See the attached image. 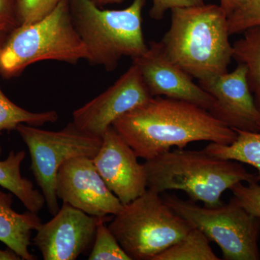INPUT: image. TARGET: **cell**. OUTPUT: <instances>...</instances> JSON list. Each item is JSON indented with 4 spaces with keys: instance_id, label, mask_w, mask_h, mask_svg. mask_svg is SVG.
I'll list each match as a JSON object with an SVG mask.
<instances>
[{
    "instance_id": "cell-1",
    "label": "cell",
    "mask_w": 260,
    "mask_h": 260,
    "mask_svg": "<svg viewBox=\"0 0 260 260\" xmlns=\"http://www.w3.org/2000/svg\"><path fill=\"white\" fill-rule=\"evenodd\" d=\"M112 126L138 158L145 160L194 142L230 145L237 136L235 130L206 109L162 96L152 97L116 119Z\"/></svg>"
},
{
    "instance_id": "cell-2",
    "label": "cell",
    "mask_w": 260,
    "mask_h": 260,
    "mask_svg": "<svg viewBox=\"0 0 260 260\" xmlns=\"http://www.w3.org/2000/svg\"><path fill=\"white\" fill-rule=\"evenodd\" d=\"M171 12L170 28L160 41L169 59L198 80L226 73L233 45L221 7L204 3Z\"/></svg>"
},
{
    "instance_id": "cell-3",
    "label": "cell",
    "mask_w": 260,
    "mask_h": 260,
    "mask_svg": "<svg viewBox=\"0 0 260 260\" xmlns=\"http://www.w3.org/2000/svg\"><path fill=\"white\" fill-rule=\"evenodd\" d=\"M143 164L148 189L160 194L184 191L191 201L208 208L223 205L222 194L237 183L257 182L242 162L217 158L205 150H170Z\"/></svg>"
},
{
    "instance_id": "cell-4",
    "label": "cell",
    "mask_w": 260,
    "mask_h": 260,
    "mask_svg": "<svg viewBox=\"0 0 260 260\" xmlns=\"http://www.w3.org/2000/svg\"><path fill=\"white\" fill-rule=\"evenodd\" d=\"M147 0H133L122 10H105L90 0H68L72 19L91 65L107 72L117 68L123 57L133 60L148 50L142 13Z\"/></svg>"
},
{
    "instance_id": "cell-5",
    "label": "cell",
    "mask_w": 260,
    "mask_h": 260,
    "mask_svg": "<svg viewBox=\"0 0 260 260\" xmlns=\"http://www.w3.org/2000/svg\"><path fill=\"white\" fill-rule=\"evenodd\" d=\"M88 56L73 23L69 2L63 0L44 18L20 25L8 34L0 50V75L11 79L39 61L75 64Z\"/></svg>"
},
{
    "instance_id": "cell-6",
    "label": "cell",
    "mask_w": 260,
    "mask_h": 260,
    "mask_svg": "<svg viewBox=\"0 0 260 260\" xmlns=\"http://www.w3.org/2000/svg\"><path fill=\"white\" fill-rule=\"evenodd\" d=\"M108 227L132 260H153L193 229L161 195L148 189L123 205Z\"/></svg>"
},
{
    "instance_id": "cell-7",
    "label": "cell",
    "mask_w": 260,
    "mask_h": 260,
    "mask_svg": "<svg viewBox=\"0 0 260 260\" xmlns=\"http://www.w3.org/2000/svg\"><path fill=\"white\" fill-rule=\"evenodd\" d=\"M162 198L191 227L221 249L223 259L259 260L260 218L233 202L215 208L199 206L174 194Z\"/></svg>"
},
{
    "instance_id": "cell-8",
    "label": "cell",
    "mask_w": 260,
    "mask_h": 260,
    "mask_svg": "<svg viewBox=\"0 0 260 260\" xmlns=\"http://www.w3.org/2000/svg\"><path fill=\"white\" fill-rule=\"evenodd\" d=\"M16 131L28 147L31 159L30 170L49 213L56 215L60 208L56 194L59 169L65 162L77 157L93 159L101 148L102 138L82 131L73 121L58 131L25 124H20Z\"/></svg>"
},
{
    "instance_id": "cell-9",
    "label": "cell",
    "mask_w": 260,
    "mask_h": 260,
    "mask_svg": "<svg viewBox=\"0 0 260 260\" xmlns=\"http://www.w3.org/2000/svg\"><path fill=\"white\" fill-rule=\"evenodd\" d=\"M151 98L138 66L133 62L105 91L75 110L73 122L82 131L102 138L116 119Z\"/></svg>"
},
{
    "instance_id": "cell-10",
    "label": "cell",
    "mask_w": 260,
    "mask_h": 260,
    "mask_svg": "<svg viewBox=\"0 0 260 260\" xmlns=\"http://www.w3.org/2000/svg\"><path fill=\"white\" fill-rule=\"evenodd\" d=\"M58 199L95 217L114 216L123 204L110 190L92 158L77 157L63 164L56 180Z\"/></svg>"
},
{
    "instance_id": "cell-11",
    "label": "cell",
    "mask_w": 260,
    "mask_h": 260,
    "mask_svg": "<svg viewBox=\"0 0 260 260\" xmlns=\"http://www.w3.org/2000/svg\"><path fill=\"white\" fill-rule=\"evenodd\" d=\"M104 218L63 203L53 218L38 229L34 245L44 260H75L93 244L98 225Z\"/></svg>"
},
{
    "instance_id": "cell-12",
    "label": "cell",
    "mask_w": 260,
    "mask_h": 260,
    "mask_svg": "<svg viewBox=\"0 0 260 260\" xmlns=\"http://www.w3.org/2000/svg\"><path fill=\"white\" fill-rule=\"evenodd\" d=\"M199 85L213 98L212 115L234 130L260 131V110L253 97L246 67L198 80Z\"/></svg>"
},
{
    "instance_id": "cell-13",
    "label": "cell",
    "mask_w": 260,
    "mask_h": 260,
    "mask_svg": "<svg viewBox=\"0 0 260 260\" xmlns=\"http://www.w3.org/2000/svg\"><path fill=\"white\" fill-rule=\"evenodd\" d=\"M138 66L152 97L164 96L184 101L213 109L214 99L193 81V78L169 59L160 42H150L148 50L133 60Z\"/></svg>"
},
{
    "instance_id": "cell-14",
    "label": "cell",
    "mask_w": 260,
    "mask_h": 260,
    "mask_svg": "<svg viewBox=\"0 0 260 260\" xmlns=\"http://www.w3.org/2000/svg\"><path fill=\"white\" fill-rule=\"evenodd\" d=\"M99 152L92 160L108 187L123 205L148 189L144 164L119 133L111 126L103 135Z\"/></svg>"
},
{
    "instance_id": "cell-15",
    "label": "cell",
    "mask_w": 260,
    "mask_h": 260,
    "mask_svg": "<svg viewBox=\"0 0 260 260\" xmlns=\"http://www.w3.org/2000/svg\"><path fill=\"white\" fill-rule=\"evenodd\" d=\"M13 193L0 191V242L14 251L23 260H36L29 251L31 234L42 221L37 213H18L13 209Z\"/></svg>"
},
{
    "instance_id": "cell-16",
    "label": "cell",
    "mask_w": 260,
    "mask_h": 260,
    "mask_svg": "<svg viewBox=\"0 0 260 260\" xmlns=\"http://www.w3.org/2000/svg\"><path fill=\"white\" fill-rule=\"evenodd\" d=\"M25 158L24 150H11L6 159L0 160V186L16 196L27 210L38 213L46 204L45 199L32 181L22 176L20 167Z\"/></svg>"
},
{
    "instance_id": "cell-17",
    "label": "cell",
    "mask_w": 260,
    "mask_h": 260,
    "mask_svg": "<svg viewBox=\"0 0 260 260\" xmlns=\"http://www.w3.org/2000/svg\"><path fill=\"white\" fill-rule=\"evenodd\" d=\"M237 138L230 145L210 143L204 149L210 155L225 160L248 164L257 170L256 181H260V131L236 129Z\"/></svg>"
},
{
    "instance_id": "cell-18",
    "label": "cell",
    "mask_w": 260,
    "mask_h": 260,
    "mask_svg": "<svg viewBox=\"0 0 260 260\" xmlns=\"http://www.w3.org/2000/svg\"><path fill=\"white\" fill-rule=\"evenodd\" d=\"M243 34L244 37L233 44V59L246 67L248 84L260 110V25Z\"/></svg>"
},
{
    "instance_id": "cell-19",
    "label": "cell",
    "mask_w": 260,
    "mask_h": 260,
    "mask_svg": "<svg viewBox=\"0 0 260 260\" xmlns=\"http://www.w3.org/2000/svg\"><path fill=\"white\" fill-rule=\"evenodd\" d=\"M59 119L56 111L32 112L19 107L3 93L0 87V135L3 132L16 130L21 124L41 126L47 123H54ZM3 149L0 145V155Z\"/></svg>"
},
{
    "instance_id": "cell-20",
    "label": "cell",
    "mask_w": 260,
    "mask_h": 260,
    "mask_svg": "<svg viewBox=\"0 0 260 260\" xmlns=\"http://www.w3.org/2000/svg\"><path fill=\"white\" fill-rule=\"evenodd\" d=\"M210 242L203 232L193 228L179 242L153 260H220L212 249Z\"/></svg>"
},
{
    "instance_id": "cell-21",
    "label": "cell",
    "mask_w": 260,
    "mask_h": 260,
    "mask_svg": "<svg viewBox=\"0 0 260 260\" xmlns=\"http://www.w3.org/2000/svg\"><path fill=\"white\" fill-rule=\"evenodd\" d=\"M112 217H104L99 222L88 260H132L107 225Z\"/></svg>"
},
{
    "instance_id": "cell-22",
    "label": "cell",
    "mask_w": 260,
    "mask_h": 260,
    "mask_svg": "<svg viewBox=\"0 0 260 260\" xmlns=\"http://www.w3.org/2000/svg\"><path fill=\"white\" fill-rule=\"evenodd\" d=\"M228 23L230 35L242 34L248 28L260 25V0H246L228 17Z\"/></svg>"
},
{
    "instance_id": "cell-23",
    "label": "cell",
    "mask_w": 260,
    "mask_h": 260,
    "mask_svg": "<svg viewBox=\"0 0 260 260\" xmlns=\"http://www.w3.org/2000/svg\"><path fill=\"white\" fill-rule=\"evenodd\" d=\"M63 0H17L20 25L34 23L51 13Z\"/></svg>"
},
{
    "instance_id": "cell-24",
    "label": "cell",
    "mask_w": 260,
    "mask_h": 260,
    "mask_svg": "<svg viewBox=\"0 0 260 260\" xmlns=\"http://www.w3.org/2000/svg\"><path fill=\"white\" fill-rule=\"evenodd\" d=\"M233 202L242 207L248 213L260 218V185L256 181L244 185L237 183L231 188Z\"/></svg>"
},
{
    "instance_id": "cell-25",
    "label": "cell",
    "mask_w": 260,
    "mask_h": 260,
    "mask_svg": "<svg viewBox=\"0 0 260 260\" xmlns=\"http://www.w3.org/2000/svg\"><path fill=\"white\" fill-rule=\"evenodd\" d=\"M152 1H153V6L150 11V16L156 20H162L168 10L204 4V0H152Z\"/></svg>"
},
{
    "instance_id": "cell-26",
    "label": "cell",
    "mask_w": 260,
    "mask_h": 260,
    "mask_svg": "<svg viewBox=\"0 0 260 260\" xmlns=\"http://www.w3.org/2000/svg\"><path fill=\"white\" fill-rule=\"evenodd\" d=\"M19 25L17 0H0V28L10 32Z\"/></svg>"
},
{
    "instance_id": "cell-27",
    "label": "cell",
    "mask_w": 260,
    "mask_h": 260,
    "mask_svg": "<svg viewBox=\"0 0 260 260\" xmlns=\"http://www.w3.org/2000/svg\"><path fill=\"white\" fill-rule=\"evenodd\" d=\"M220 6L226 13L228 17L239 9L246 3V0H219Z\"/></svg>"
},
{
    "instance_id": "cell-28",
    "label": "cell",
    "mask_w": 260,
    "mask_h": 260,
    "mask_svg": "<svg viewBox=\"0 0 260 260\" xmlns=\"http://www.w3.org/2000/svg\"><path fill=\"white\" fill-rule=\"evenodd\" d=\"M20 256L17 254L14 251L8 249L5 250L0 249V260H20Z\"/></svg>"
},
{
    "instance_id": "cell-29",
    "label": "cell",
    "mask_w": 260,
    "mask_h": 260,
    "mask_svg": "<svg viewBox=\"0 0 260 260\" xmlns=\"http://www.w3.org/2000/svg\"><path fill=\"white\" fill-rule=\"evenodd\" d=\"M90 1L97 5L98 7L103 8V7L107 6V5L121 4L126 0H90Z\"/></svg>"
},
{
    "instance_id": "cell-30",
    "label": "cell",
    "mask_w": 260,
    "mask_h": 260,
    "mask_svg": "<svg viewBox=\"0 0 260 260\" xmlns=\"http://www.w3.org/2000/svg\"><path fill=\"white\" fill-rule=\"evenodd\" d=\"M8 34L9 32L5 30V29L0 28V50H1L5 40H6L7 37H8Z\"/></svg>"
}]
</instances>
